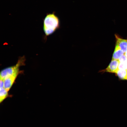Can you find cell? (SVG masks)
Wrapping results in <instances>:
<instances>
[{
  "mask_svg": "<svg viewBox=\"0 0 127 127\" xmlns=\"http://www.w3.org/2000/svg\"><path fill=\"white\" fill-rule=\"evenodd\" d=\"M60 27V20L55 13L47 14L43 21V29L45 36L53 34Z\"/></svg>",
  "mask_w": 127,
  "mask_h": 127,
  "instance_id": "obj_1",
  "label": "cell"
},
{
  "mask_svg": "<svg viewBox=\"0 0 127 127\" xmlns=\"http://www.w3.org/2000/svg\"><path fill=\"white\" fill-rule=\"evenodd\" d=\"M25 60L24 56L20 57L15 65L8 67L2 70L0 72V79L4 80L16 72L19 71L20 67L24 65Z\"/></svg>",
  "mask_w": 127,
  "mask_h": 127,
  "instance_id": "obj_2",
  "label": "cell"
},
{
  "mask_svg": "<svg viewBox=\"0 0 127 127\" xmlns=\"http://www.w3.org/2000/svg\"><path fill=\"white\" fill-rule=\"evenodd\" d=\"M19 72L18 71L16 72L4 80V88L8 91L12 86Z\"/></svg>",
  "mask_w": 127,
  "mask_h": 127,
  "instance_id": "obj_3",
  "label": "cell"
},
{
  "mask_svg": "<svg viewBox=\"0 0 127 127\" xmlns=\"http://www.w3.org/2000/svg\"><path fill=\"white\" fill-rule=\"evenodd\" d=\"M119 64L118 60H112L108 66L104 70L106 72L115 73L118 69Z\"/></svg>",
  "mask_w": 127,
  "mask_h": 127,
  "instance_id": "obj_4",
  "label": "cell"
},
{
  "mask_svg": "<svg viewBox=\"0 0 127 127\" xmlns=\"http://www.w3.org/2000/svg\"><path fill=\"white\" fill-rule=\"evenodd\" d=\"M116 44L124 54L127 51V40L123 39L115 35Z\"/></svg>",
  "mask_w": 127,
  "mask_h": 127,
  "instance_id": "obj_5",
  "label": "cell"
},
{
  "mask_svg": "<svg viewBox=\"0 0 127 127\" xmlns=\"http://www.w3.org/2000/svg\"><path fill=\"white\" fill-rule=\"evenodd\" d=\"M124 54L123 52L116 44L113 55L112 60H118L120 57Z\"/></svg>",
  "mask_w": 127,
  "mask_h": 127,
  "instance_id": "obj_6",
  "label": "cell"
},
{
  "mask_svg": "<svg viewBox=\"0 0 127 127\" xmlns=\"http://www.w3.org/2000/svg\"><path fill=\"white\" fill-rule=\"evenodd\" d=\"M115 73L120 79L127 80V70L118 69Z\"/></svg>",
  "mask_w": 127,
  "mask_h": 127,
  "instance_id": "obj_7",
  "label": "cell"
},
{
  "mask_svg": "<svg viewBox=\"0 0 127 127\" xmlns=\"http://www.w3.org/2000/svg\"><path fill=\"white\" fill-rule=\"evenodd\" d=\"M8 91L4 88L0 89V103L2 102L8 96Z\"/></svg>",
  "mask_w": 127,
  "mask_h": 127,
  "instance_id": "obj_8",
  "label": "cell"
},
{
  "mask_svg": "<svg viewBox=\"0 0 127 127\" xmlns=\"http://www.w3.org/2000/svg\"><path fill=\"white\" fill-rule=\"evenodd\" d=\"M118 69L127 70V62L124 63H119Z\"/></svg>",
  "mask_w": 127,
  "mask_h": 127,
  "instance_id": "obj_9",
  "label": "cell"
},
{
  "mask_svg": "<svg viewBox=\"0 0 127 127\" xmlns=\"http://www.w3.org/2000/svg\"><path fill=\"white\" fill-rule=\"evenodd\" d=\"M119 63H124L127 62V57L125 54L122 56L118 60Z\"/></svg>",
  "mask_w": 127,
  "mask_h": 127,
  "instance_id": "obj_10",
  "label": "cell"
},
{
  "mask_svg": "<svg viewBox=\"0 0 127 127\" xmlns=\"http://www.w3.org/2000/svg\"><path fill=\"white\" fill-rule=\"evenodd\" d=\"M4 88V80L0 79V89Z\"/></svg>",
  "mask_w": 127,
  "mask_h": 127,
  "instance_id": "obj_11",
  "label": "cell"
},
{
  "mask_svg": "<svg viewBox=\"0 0 127 127\" xmlns=\"http://www.w3.org/2000/svg\"><path fill=\"white\" fill-rule=\"evenodd\" d=\"M127 57V51L124 54Z\"/></svg>",
  "mask_w": 127,
  "mask_h": 127,
  "instance_id": "obj_12",
  "label": "cell"
}]
</instances>
